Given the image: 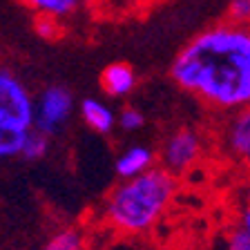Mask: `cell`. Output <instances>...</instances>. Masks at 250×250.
I'll return each instance as SVG.
<instances>
[{
    "label": "cell",
    "mask_w": 250,
    "mask_h": 250,
    "mask_svg": "<svg viewBox=\"0 0 250 250\" xmlns=\"http://www.w3.org/2000/svg\"><path fill=\"white\" fill-rule=\"evenodd\" d=\"M47 152H49V136L45 132L36 130V127H29L25 141H22L21 156L25 161H41L47 156Z\"/></svg>",
    "instance_id": "cell-13"
},
{
    "label": "cell",
    "mask_w": 250,
    "mask_h": 250,
    "mask_svg": "<svg viewBox=\"0 0 250 250\" xmlns=\"http://www.w3.org/2000/svg\"><path fill=\"white\" fill-rule=\"evenodd\" d=\"M116 125H119L123 132H139L143 125H146V116L143 112L136 107H123L121 109V114L116 116Z\"/></svg>",
    "instance_id": "cell-14"
},
{
    "label": "cell",
    "mask_w": 250,
    "mask_h": 250,
    "mask_svg": "<svg viewBox=\"0 0 250 250\" xmlns=\"http://www.w3.org/2000/svg\"><path fill=\"white\" fill-rule=\"evenodd\" d=\"M25 134L27 130H22V127H18V125L9 123L5 119H0V161L21 156Z\"/></svg>",
    "instance_id": "cell-11"
},
{
    "label": "cell",
    "mask_w": 250,
    "mask_h": 250,
    "mask_svg": "<svg viewBox=\"0 0 250 250\" xmlns=\"http://www.w3.org/2000/svg\"><path fill=\"white\" fill-rule=\"evenodd\" d=\"M226 121L221 125V147L230 159L250 166V105L226 112Z\"/></svg>",
    "instance_id": "cell-6"
},
{
    "label": "cell",
    "mask_w": 250,
    "mask_h": 250,
    "mask_svg": "<svg viewBox=\"0 0 250 250\" xmlns=\"http://www.w3.org/2000/svg\"><path fill=\"white\" fill-rule=\"evenodd\" d=\"M241 230L250 237V208H246L244 214H241Z\"/></svg>",
    "instance_id": "cell-18"
},
{
    "label": "cell",
    "mask_w": 250,
    "mask_h": 250,
    "mask_svg": "<svg viewBox=\"0 0 250 250\" xmlns=\"http://www.w3.org/2000/svg\"><path fill=\"white\" fill-rule=\"evenodd\" d=\"M177 194V177L166 167L146 170L139 177L123 179L103 201V219L116 232H147L166 214Z\"/></svg>",
    "instance_id": "cell-2"
},
{
    "label": "cell",
    "mask_w": 250,
    "mask_h": 250,
    "mask_svg": "<svg viewBox=\"0 0 250 250\" xmlns=\"http://www.w3.org/2000/svg\"><path fill=\"white\" fill-rule=\"evenodd\" d=\"M42 250H87V244L78 228H61L47 239Z\"/></svg>",
    "instance_id": "cell-12"
},
{
    "label": "cell",
    "mask_w": 250,
    "mask_h": 250,
    "mask_svg": "<svg viewBox=\"0 0 250 250\" xmlns=\"http://www.w3.org/2000/svg\"><path fill=\"white\" fill-rule=\"evenodd\" d=\"M172 81L214 112L250 105V25L219 21L181 47Z\"/></svg>",
    "instance_id": "cell-1"
},
{
    "label": "cell",
    "mask_w": 250,
    "mask_h": 250,
    "mask_svg": "<svg viewBox=\"0 0 250 250\" xmlns=\"http://www.w3.org/2000/svg\"><path fill=\"white\" fill-rule=\"evenodd\" d=\"M101 87L112 99H125L136 87V72L127 62H112L101 72Z\"/></svg>",
    "instance_id": "cell-7"
},
{
    "label": "cell",
    "mask_w": 250,
    "mask_h": 250,
    "mask_svg": "<svg viewBox=\"0 0 250 250\" xmlns=\"http://www.w3.org/2000/svg\"><path fill=\"white\" fill-rule=\"evenodd\" d=\"M27 9H31L36 16H47L65 22L83 7V0H21Z\"/></svg>",
    "instance_id": "cell-10"
},
{
    "label": "cell",
    "mask_w": 250,
    "mask_h": 250,
    "mask_svg": "<svg viewBox=\"0 0 250 250\" xmlns=\"http://www.w3.org/2000/svg\"><path fill=\"white\" fill-rule=\"evenodd\" d=\"M0 119L29 130L34 125V99L21 78L0 67Z\"/></svg>",
    "instance_id": "cell-4"
},
{
    "label": "cell",
    "mask_w": 250,
    "mask_h": 250,
    "mask_svg": "<svg viewBox=\"0 0 250 250\" xmlns=\"http://www.w3.org/2000/svg\"><path fill=\"white\" fill-rule=\"evenodd\" d=\"M201 152H203L201 134L194 132L192 127H179L163 143V152H161L163 167L167 172H172V174L186 172L199 161Z\"/></svg>",
    "instance_id": "cell-5"
},
{
    "label": "cell",
    "mask_w": 250,
    "mask_h": 250,
    "mask_svg": "<svg viewBox=\"0 0 250 250\" xmlns=\"http://www.w3.org/2000/svg\"><path fill=\"white\" fill-rule=\"evenodd\" d=\"M228 250H250V237L241 228L232 230L228 237Z\"/></svg>",
    "instance_id": "cell-17"
},
{
    "label": "cell",
    "mask_w": 250,
    "mask_h": 250,
    "mask_svg": "<svg viewBox=\"0 0 250 250\" xmlns=\"http://www.w3.org/2000/svg\"><path fill=\"white\" fill-rule=\"evenodd\" d=\"M61 21L56 18H47V16H36V31L42 38H58L61 36Z\"/></svg>",
    "instance_id": "cell-16"
},
{
    "label": "cell",
    "mask_w": 250,
    "mask_h": 250,
    "mask_svg": "<svg viewBox=\"0 0 250 250\" xmlns=\"http://www.w3.org/2000/svg\"><path fill=\"white\" fill-rule=\"evenodd\" d=\"M248 208H250V192H248Z\"/></svg>",
    "instance_id": "cell-19"
},
{
    "label": "cell",
    "mask_w": 250,
    "mask_h": 250,
    "mask_svg": "<svg viewBox=\"0 0 250 250\" xmlns=\"http://www.w3.org/2000/svg\"><path fill=\"white\" fill-rule=\"evenodd\" d=\"M226 21H232L237 25H250V0H230Z\"/></svg>",
    "instance_id": "cell-15"
},
{
    "label": "cell",
    "mask_w": 250,
    "mask_h": 250,
    "mask_svg": "<svg viewBox=\"0 0 250 250\" xmlns=\"http://www.w3.org/2000/svg\"><path fill=\"white\" fill-rule=\"evenodd\" d=\"M78 109H81V119L85 121V125L89 130L96 132V134H112V130L116 127V114L103 101L85 99L81 101Z\"/></svg>",
    "instance_id": "cell-8"
},
{
    "label": "cell",
    "mask_w": 250,
    "mask_h": 250,
    "mask_svg": "<svg viewBox=\"0 0 250 250\" xmlns=\"http://www.w3.org/2000/svg\"><path fill=\"white\" fill-rule=\"evenodd\" d=\"M154 166V152L146 146H132L116 159V174L119 179H132L143 174Z\"/></svg>",
    "instance_id": "cell-9"
},
{
    "label": "cell",
    "mask_w": 250,
    "mask_h": 250,
    "mask_svg": "<svg viewBox=\"0 0 250 250\" xmlns=\"http://www.w3.org/2000/svg\"><path fill=\"white\" fill-rule=\"evenodd\" d=\"M74 112V99L72 92L61 85L42 89V94L34 101V125L36 130L45 132L49 139L56 136L65 127Z\"/></svg>",
    "instance_id": "cell-3"
}]
</instances>
